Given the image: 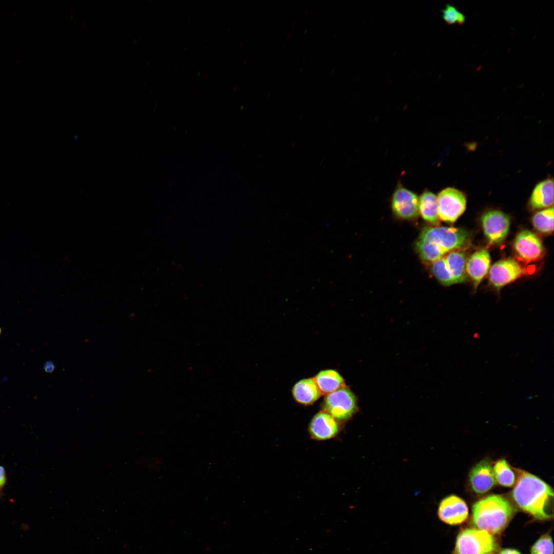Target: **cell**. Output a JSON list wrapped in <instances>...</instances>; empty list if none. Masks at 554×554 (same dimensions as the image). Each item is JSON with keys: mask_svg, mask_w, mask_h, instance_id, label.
Returning a JSON list of instances; mask_svg holds the SVG:
<instances>
[{"mask_svg": "<svg viewBox=\"0 0 554 554\" xmlns=\"http://www.w3.org/2000/svg\"><path fill=\"white\" fill-rule=\"evenodd\" d=\"M419 214L429 224L439 223L437 195L428 189H425L419 196Z\"/></svg>", "mask_w": 554, "mask_h": 554, "instance_id": "cell-17", "label": "cell"}, {"mask_svg": "<svg viewBox=\"0 0 554 554\" xmlns=\"http://www.w3.org/2000/svg\"><path fill=\"white\" fill-rule=\"evenodd\" d=\"M442 13L443 19L447 25L457 24L462 25L465 22V16L450 4H446L444 9L442 10Z\"/></svg>", "mask_w": 554, "mask_h": 554, "instance_id": "cell-23", "label": "cell"}, {"mask_svg": "<svg viewBox=\"0 0 554 554\" xmlns=\"http://www.w3.org/2000/svg\"><path fill=\"white\" fill-rule=\"evenodd\" d=\"M499 554H521L518 551L512 549H505L500 551Z\"/></svg>", "mask_w": 554, "mask_h": 554, "instance_id": "cell-27", "label": "cell"}, {"mask_svg": "<svg viewBox=\"0 0 554 554\" xmlns=\"http://www.w3.org/2000/svg\"><path fill=\"white\" fill-rule=\"evenodd\" d=\"M529 205L533 209L549 208L553 203V179H545L536 185L529 199Z\"/></svg>", "mask_w": 554, "mask_h": 554, "instance_id": "cell-15", "label": "cell"}, {"mask_svg": "<svg viewBox=\"0 0 554 554\" xmlns=\"http://www.w3.org/2000/svg\"><path fill=\"white\" fill-rule=\"evenodd\" d=\"M496 481L501 486L512 487L516 481L515 471L504 459L497 461L492 467Z\"/></svg>", "mask_w": 554, "mask_h": 554, "instance_id": "cell-20", "label": "cell"}, {"mask_svg": "<svg viewBox=\"0 0 554 554\" xmlns=\"http://www.w3.org/2000/svg\"><path fill=\"white\" fill-rule=\"evenodd\" d=\"M516 481L511 497L517 506L539 520L553 517V492L552 488L536 476L515 469Z\"/></svg>", "mask_w": 554, "mask_h": 554, "instance_id": "cell-1", "label": "cell"}, {"mask_svg": "<svg viewBox=\"0 0 554 554\" xmlns=\"http://www.w3.org/2000/svg\"><path fill=\"white\" fill-rule=\"evenodd\" d=\"M292 393L296 402L305 406L312 404L321 395L313 378L297 382L292 388Z\"/></svg>", "mask_w": 554, "mask_h": 554, "instance_id": "cell-16", "label": "cell"}, {"mask_svg": "<svg viewBox=\"0 0 554 554\" xmlns=\"http://www.w3.org/2000/svg\"><path fill=\"white\" fill-rule=\"evenodd\" d=\"M469 478L472 489L478 494L488 492L496 483L492 467L487 460L478 463L470 470Z\"/></svg>", "mask_w": 554, "mask_h": 554, "instance_id": "cell-13", "label": "cell"}, {"mask_svg": "<svg viewBox=\"0 0 554 554\" xmlns=\"http://www.w3.org/2000/svg\"><path fill=\"white\" fill-rule=\"evenodd\" d=\"M535 228L543 233H549L553 230V208H548L537 212L532 217Z\"/></svg>", "mask_w": 554, "mask_h": 554, "instance_id": "cell-21", "label": "cell"}, {"mask_svg": "<svg viewBox=\"0 0 554 554\" xmlns=\"http://www.w3.org/2000/svg\"><path fill=\"white\" fill-rule=\"evenodd\" d=\"M514 247L518 255L527 262L537 261L544 254V248L539 238L532 232L523 230L517 236Z\"/></svg>", "mask_w": 554, "mask_h": 554, "instance_id": "cell-11", "label": "cell"}, {"mask_svg": "<svg viewBox=\"0 0 554 554\" xmlns=\"http://www.w3.org/2000/svg\"><path fill=\"white\" fill-rule=\"evenodd\" d=\"M515 512L513 505L506 498L491 494L473 504L472 521L478 529L498 534L506 527Z\"/></svg>", "mask_w": 554, "mask_h": 554, "instance_id": "cell-2", "label": "cell"}, {"mask_svg": "<svg viewBox=\"0 0 554 554\" xmlns=\"http://www.w3.org/2000/svg\"><path fill=\"white\" fill-rule=\"evenodd\" d=\"M1 333H2V330H1V328H0V335H1Z\"/></svg>", "mask_w": 554, "mask_h": 554, "instance_id": "cell-28", "label": "cell"}, {"mask_svg": "<svg viewBox=\"0 0 554 554\" xmlns=\"http://www.w3.org/2000/svg\"><path fill=\"white\" fill-rule=\"evenodd\" d=\"M469 239L467 231L448 227H427L421 232L417 240L434 246L444 254L463 247Z\"/></svg>", "mask_w": 554, "mask_h": 554, "instance_id": "cell-3", "label": "cell"}, {"mask_svg": "<svg viewBox=\"0 0 554 554\" xmlns=\"http://www.w3.org/2000/svg\"><path fill=\"white\" fill-rule=\"evenodd\" d=\"M323 408L337 421H345L357 410V399L351 391L344 386L326 395Z\"/></svg>", "mask_w": 554, "mask_h": 554, "instance_id": "cell-5", "label": "cell"}, {"mask_svg": "<svg viewBox=\"0 0 554 554\" xmlns=\"http://www.w3.org/2000/svg\"><path fill=\"white\" fill-rule=\"evenodd\" d=\"M438 515L442 521L447 524L458 525L466 521L468 509L463 500L457 496L450 495L440 502Z\"/></svg>", "mask_w": 554, "mask_h": 554, "instance_id": "cell-9", "label": "cell"}, {"mask_svg": "<svg viewBox=\"0 0 554 554\" xmlns=\"http://www.w3.org/2000/svg\"><path fill=\"white\" fill-rule=\"evenodd\" d=\"M446 265L456 283H463L466 281L465 272L466 257L463 253L451 251L445 258Z\"/></svg>", "mask_w": 554, "mask_h": 554, "instance_id": "cell-19", "label": "cell"}, {"mask_svg": "<svg viewBox=\"0 0 554 554\" xmlns=\"http://www.w3.org/2000/svg\"><path fill=\"white\" fill-rule=\"evenodd\" d=\"M6 481V477L5 469L3 467L0 466V488L5 485Z\"/></svg>", "mask_w": 554, "mask_h": 554, "instance_id": "cell-26", "label": "cell"}, {"mask_svg": "<svg viewBox=\"0 0 554 554\" xmlns=\"http://www.w3.org/2000/svg\"><path fill=\"white\" fill-rule=\"evenodd\" d=\"M44 368L47 373H52L55 369V366L52 362L49 361L45 362Z\"/></svg>", "mask_w": 554, "mask_h": 554, "instance_id": "cell-25", "label": "cell"}, {"mask_svg": "<svg viewBox=\"0 0 554 554\" xmlns=\"http://www.w3.org/2000/svg\"><path fill=\"white\" fill-rule=\"evenodd\" d=\"M440 220L448 223L454 222L464 212L466 197L461 190L452 187L441 190L437 195Z\"/></svg>", "mask_w": 554, "mask_h": 554, "instance_id": "cell-7", "label": "cell"}, {"mask_svg": "<svg viewBox=\"0 0 554 554\" xmlns=\"http://www.w3.org/2000/svg\"><path fill=\"white\" fill-rule=\"evenodd\" d=\"M308 431L312 439L319 441L330 439L339 431V426L333 417L322 410L315 414L311 419Z\"/></svg>", "mask_w": 554, "mask_h": 554, "instance_id": "cell-12", "label": "cell"}, {"mask_svg": "<svg viewBox=\"0 0 554 554\" xmlns=\"http://www.w3.org/2000/svg\"><path fill=\"white\" fill-rule=\"evenodd\" d=\"M490 262V255L486 249L474 253L466 263L465 270L474 282L476 288L487 273Z\"/></svg>", "mask_w": 554, "mask_h": 554, "instance_id": "cell-14", "label": "cell"}, {"mask_svg": "<svg viewBox=\"0 0 554 554\" xmlns=\"http://www.w3.org/2000/svg\"><path fill=\"white\" fill-rule=\"evenodd\" d=\"M498 548L490 533L479 529H466L458 535L452 554H490Z\"/></svg>", "mask_w": 554, "mask_h": 554, "instance_id": "cell-4", "label": "cell"}, {"mask_svg": "<svg viewBox=\"0 0 554 554\" xmlns=\"http://www.w3.org/2000/svg\"><path fill=\"white\" fill-rule=\"evenodd\" d=\"M481 222L489 243H499L506 238L510 225V219L506 214L499 210H489L482 215Z\"/></svg>", "mask_w": 554, "mask_h": 554, "instance_id": "cell-8", "label": "cell"}, {"mask_svg": "<svg viewBox=\"0 0 554 554\" xmlns=\"http://www.w3.org/2000/svg\"><path fill=\"white\" fill-rule=\"evenodd\" d=\"M520 264L513 259H506L494 263L489 270V280L497 289L506 285L524 273Z\"/></svg>", "mask_w": 554, "mask_h": 554, "instance_id": "cell-10", "label": "cell"}, {"mask_svg": "<svg viewBox=\"0 0 554 554\" xmlns=\"http://www.w3.org/2000/svg\"><path fill=\"white\" fill-rule=\"evenodd\" d=\"M390 207L395 217L414 220L419 214V196L399 181L391 196Z\"/></svg>", "mask_w": 554, "mask_h": 554, "instance_id": "cell-6", "label": "cell"}, {"mask_svg": "<svg viewBox=\"0 0 554 554\" xmlns=\"http://www.w3.org/2000/svg\"><path fill=\"white\" fill-rule=\"evenodd\" d=\"M431 271L436 278L444 285L449 286L456 284L443 257L431 263Z\"/></svg>", "mask_w": 554, "mask_h": 554, "instance_id": "cell-22", "label": "cell"}, {"mask_svg": "<svg viewBox=\"0 0 554 554\" xmlns=\"http://www.w3.org/2000/svg\"><path fill=\"white\" fill-rule=\"evenodd\" d=\"M553 551L552 540L548 534L541 537L531 549V554H553Z\"/></svg>", "mask_w": 554, "mask_h": 554, "instance_id": "cell-24", "label": "cell"}, {"mask_svg": "<svg viewBox=\"0 0 554 554\" xmlns=\"http://www.w3.org/2000/svg\"><path fill=\"white\" fill-rule=\"evenodd\" d=\"M313 379L321 394L323 395H327L344 386V379L333 369L322 370Z\"/></svg>", "mask_w": 554, "mask_h": 554, "instance_id": "cell-18", "label": "cell"}]
</instances>
